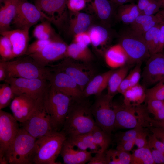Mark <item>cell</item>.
Masks as SVG:
<instances>
[{
  "instance_id": "cell-37",
  "label": "cell",
  "mask_w": 164,
  "mask_h": 164,
  "mask_svg": "<svg viewBox=\"0 0 164 164\" xmlns=\"http://www.w3.org/2000/svg\"><path fill=\"white\" fill-rule=\"evenodd\" d=\"M131 164H155L149 147L138 148L132 154Z\"/></svg>"
},
{
  "instance_id": "cell-21",
  "label": "cell",
  "mask_w": 164,
  "mask_h": 164,
  "mask_svg": "<svg viewBox=\"0 0 164 164\" xmlns=\"http://www.w3.org/2000/svg\"><path fill=\"white\" fill-rule=\"evenodd\" d=\"M88 151L80 149L67 139L62 147L60 154L65 164H84L88 163L92 156Z\"/></svg>"
},
{
  "instance_id": "cell-60",
  "label": "cell",
  "mask_w": 164,
  "mask_h": 164,
  "mask_svg": "<svg viewBox=\"0 0 164 164\" xmlns=\"http://www.w3.org/2000/svg\"><path fill=\"white\" fill-rule=\"evenodd\" d=\"M118 7L132 2L133 0H109Z\"/></svg>"
},
{
  "instance_id": "cell-17",
  "label": "cell",
  "mask_w": 164,
  "mask_h": 164,
  "mask_svg": "<svg viewBox=\"0 0 164 164\" xmlns=\"http://www.w3.org/2000/svg\"><path fill=\"white\" fill-rule=\"evenodd\" d=\"M142 76V85L146 88L164 80V52L150 56Z\"/></svg>"
},
{
  "instance_id": "cell-31",
  "label": "cell",
  "mask_w": 164,
  "mask_h": 164,
  "mask_svg": "<svg viewBox=\"0 0 164 164\" xmlns=\"http://www.w3.org/2000/svg\"><path fill=\"white\" fill-rule=\"evenodd\" d=\"M91 44L94 47L98 48L104 45L109 38V34L106 26L93 24L88 30Z\"/></svg>"
},
{
  "instance_id": "cell-15",
  "label": "cell",
  "mask_w": 164,
  "mask_h": 164,
  "mask_svg": "<svg viewBox=\"0 0 164 164\" xmlns=\"http://www.w3.org/2000/svg\"><path fill=\"white\" fill-rule=\"evenodd\" d=\"M47 80L51 87L70 97L73 100H78L85 98L78 84L63 72L50 70Z\"/></svg>"
},
{
  "instance_id": "cell-52",
  "label": "cell",
  "mask_w": 164,
  "mask_h": 164,
  "mask_svg": "<svg viewBox=\"0 0 164 164\" xmlns=\"http://www.w3.org/2000/svg\"><path fill=\"white\" fill-rule=\"evenodd\" d=\"M135 139L117 144L116 149L127 152L131 151L135 145Z\"/></svg>"
},
{
  "instance_id": "cell-38",
  "label": "cell",
  "mask_w": 164,
  "mask_h": 164,
  "mask_svg": "<svg viewBox=\"0 0 164 164\" xmlns=\"http://www.w3.org/2000/svg\"><path fill=\"white\" fill-rule=\"evenodd\" d=\"M15 96L11 87L8 83L1 85L0 110L7 107Z\"/></svg>"
},
{
  "instance_id": "cell-11",
  "label": "cell",
  "mask_w": 164,
  "mask_h": 164,
  "mask_svg": "<svg viewBox=\"0 0 164 164\" xmlns=\"http://www.w3.org/2000/svg\"><path fill=\"white\" fill-rule=\"evenodd\" d=\"M11 87L15 96L26 94L38 99L43 97L50 86L47 80L8 77L5 81Z\"/></svg>"
},
{
  "instance_id": "cell-30",
  "label": "cell",
  "mask_w": 164,
  "mask_h": 164,
  "mask_svg": "<svg viewBox=\"0 0 164 164\" xmlns=\"http://www.w3.org/2000/svg\"><path fill=\"white\" fill-rule=\"evenodd\" d=\"M141 14L136 4L130 3L118 6L116 16L119 21L130 25Z\"/></svg>"
},
{
  "instance_id": "cell-53",
  "label": "cell",
  "mask_w": 164,
  "mask_h": 164,
  "mask_svg": "<svg viewBox=\"0 0 164 164\" xmlns=\"http://www.w3.org/2000/svg\"><path fill=\"white\" fill-rule=\"evenodd\" d=\"M159 26V42L156 53L162 52L164 50V22L160 23Z\"/></svg>"
},
{
  "instance_id": "cell-10",
  "label": "cell",
  "mask_w": 164,
  "mask_h": 164,
  "mask_svg": "<svg viewBox=\"0 0 164 164\" xmlns=\"http://www.w3.org/2000/svg\"><path fill=\"white\" fill-rule=\"evenodd\" d=\"M66 57L58 64L50 66V70L63 72L70 76L78 84L83 92L87 84L94 76L95 71L88 63H79Z\"/></svg>"
},
{
  "instance_id": "cell-4",
  "label": "cell",
  "mask_w": 164,
  "mask_h": 164,
  "mask_svg": "<svg viewBox=\"0 0 164 164\" xmlns=\"http://www.w3.org/2000/svg\"><path fill=\"white\" fill-rule=\"evenodd\" d=\"M43 101L54 130L60 131L63 127L73 99L50 85L43 97Z\"/></svg>"
},
{
  "instance_id": "cell-33",
  "label": "cell",
  "mask_w": 164,
  "mask_h": 164,
  "mask_svg": "<svg viewBox=\"0 0 164 164\" xmlns=\"http://www.w3.org/2000/svg\"><path fill=\"white\" fill-rule=\"evenodd\" d=\"M51 22L45 19L36 26L33 30V35L37 39H54L60 37L56 32L51 25Z\"/></svg>"
},
{
  "instance_id": "cell-5",
  "label": "cell",
  "mask_w": 164,
  "mask_h": 164,
  "mask_svg": "<svg viewBox=\"0 0 164 164\" xmlns=\"http://www.w3.org/2000/svg\"><path fill=\"white\" fill-rule=\"evenodd\" d=\"M67 137L62 131L37 139L35 164H60L56 162Z\"/></svg>"
},
{
  "instance_id": "cell-51",
  "label": "cell",
  "mask_w": 164,
  "mask_h": 164,
  "mask_svg": "<svg viewBox=\"0 0 164 164\" xmlns=\"http://www.w3.org/2000/svg\"><path fill=\"white\" fill-rule=\"evenodd\" d=\"M151 149L155 164H164V154L155 149Z\"/></svg>"
},
{
  "instance_id": "cell-23",
  "label": "cell",
  "mask_w": 164,
  "mask_h": 164,
  "mask_svg": "<svg viewBox=\"0 0 164 164\" xmlns=\"http://www.w3.org/2000/svg\"><path fill=\"white\" fill-rule=\"evenodd\" d=\"M19 0H2L0 8V32L9 30Z\"/></svg>"
},
{
  "instance_id": "cell-14",
  "label": "cell",
  "mask_w": 164,
  "mask_h": 164,
  "mask_svg": "<svg viewBox=\"0 0 164 164\" xmlns=\"http://www.w3.org/2000/svg\"><path fill=\"white\" fill-rule=\"evenodd\" d=\"M67 0H34L35 5L59 29L67 24L69 13Z\"/></svg>"
},
{
  "instance_id": "cell-25",
  "label": "cell",
  "mask_w": 164,
  "mask_h": 164,
  "mask_svg": "<svg viewBox=\"0 0 164 164\" xmlns=\"http://www.w3.org/2000/svg\"><path fill=\"white\" fill-rule=\"evenodd\" d=\"M104 57L106 64L113 68L120 67L128 62L127 56L119 43L109 48L105 53Z\"/></svg>"
},
{
  "instance_id": "cell-13",
  "label": "cell",
  "mask_w": 164,
  "mask_h": 164,
  "mask_svg": "<svg viewBox=\"0 0 164 164\" xmlns=\"http://www.w3.org/2000/svg\"><path fill=\"white\" fill-rule=\"evenodd\" d=\"M13 115L0 110V164H7L6 153L20 128Z\"/></svg>"
},
{
  "instance_id": "cell-50",
  "label": "cell",
  "mask_w": 164,
  "mask_h": 164,
  "mask_svg": "<svg viewBox=\"0 0 164 164\" xmlns=\"http://www.w3.org/2000/svg\"><path fill=\"white\" fill-rule=\"evenodd\" d=\"M105 152L96 153L94 156H92L91 160L87 163L88 164H107Z\"/></svg>"
},
{
  "instance_id": "cell-29",
  "label": "cell",
  "mask_w": 164,
  "mask_h": 164,
  "mask_svg": "<svg viewBox=\"0 0 164 164\" xmlns=\"http://www.w3.org/2000/svg\"><path fill=\"white\" fill-rule=\"evenodd\" d=\"M146 88L139 84L129 87L123 94L124 103L126 105H137L145 101Z\"/></svg>"
},
{
  "instance_id": "cell-63",
  "label": "cell",
  "mask_w": 164,
  "mask_h": 164,
  "mask_svg": "<svg viewBox=\"0 0 164 164\" xmlns=\"http://www.w3.org/2000/svg\"><path fill=\"white\" fill-rule=\"evenodd\" d=\"M2 0H0V3H1L2 2Z\"/></svg>"
},
{
  "instance_id": "cell-3",
  "label": "cell",
  "mask_w": 164,
  "mask_h": 164,
  "mask_svg": "<svg viewBox=\"0 0 164 164\" xmlns=\"http://www.w3.org/2000/svg\"><path fill=\"white\" fill-rule=\"evenodd\" d=\"M36 140L20 128L6 152L9 164H34Z\"/></svg>"
},
{
  "instance_id": "cell-58",
  "label": "cell",
  "mask_w": 164,
  "mask_h": 164,
  "mask_svg": "<svg viewBox=\"0 0 164 164\" xmlns=\"http://www.w3.org/2000/svg\"><path fill=\"white\" fill-rule=\"evenodd\" d=\"M152 0H138L136 4L141 13Z\"/></svg>"
},
{
  "instance_id": "cell-55",
  "label": "cell",
  "mask_w": 164,
  "mask_h": 164,
  "mask_svg": "<svg viewBox=\"0 0 164 164\" xmlns=\"http://www.w3.org/2000/svg\"><path fill=\"white\" fill-rule=\"evenodd\" d=\"M130 87V83L128 75L122 81L118 89V93L122 95Z\"/></svg>"
},
{
  "instance_id": "cell-59",
  "label": "cell",
  "mask_w": 164,
  "mask_h": 164,
  "mask_svg": "<svg viewBox=\"0 0 164 164\" xmlns=\"http://www.w3.org/2000/svg\"><path fill=\"white\" fill-rule=\"evenodd\" d=\"M154 119L157 120L164 119V107L154 115Z\"/></svg>"
},
{
  "instance_id": "cell-26",
  "label": "cell",
  "mask_w": 164,
  "mask_h": 164,
  "mask_svg": "<svg viewBox=\"0 0 164 164\" xmlns=\"http://www.w3.org/2000/svg\"><path fill=\"white\" fill-rule=\"evenodd\" d=\"M66 57L89 63L93 59V56L88 46L73 42L68 46Z\"/></svg>"
},
{
  "instance_id": "cell-2",
  "label": "cell",
  "mask_w": 164,
  "mask_h": 164,
  "mask_svg": "<svg viewBox=\"0 0 164 164\" xmlns=\"http://www.w3.org/2000/svg\"><path fill=\"white\" fill-rule=\"evenodd\" d=\"M115 113L114 129H133L138 127L148 128L150 117L146 106L126 105L113 102Z\"/></svg>"
},
{
  "instance_id": "cell-18",
  "label": "cell",
  "mask_w": 164,
  "mask_h": 164,
  "mask_svg": "<svg viewBox=\"0 0 164 164\" xmlns=\"http://www.w3.org/2000/svg\"><path fill=\"white\" fill-rule=\"evenodd\" d=\"M42 98L36 99L26 94L15 96L10 105L12 115L18 122H23L35 109Z\"/></svg>"
},
{
  "instance_id": "cell-43",
  "label": "cell",
  "mask_w": 164,
  "mask_h": 164,
  "mask_svg": "<svg viewBox=\"0 0 164 164\" xmlns=\"http://www.w3.org/2000/svg\"><path fill=\"white\" fill-rule=\"evenodd\" d=\"M87 0H67V6L70 12H78L85 9Z\"/></svg>"
},
{
  "instance_id": "cell-48",
  "label": "cell",
  "mask_w": 164,
  "mask_h": 164,
  "mask_svg": "<svg viewBox=\"0 0 164 164\" xmlns=\"http://www.w3.org/2000/svg\"><path fill=\"white\" fill-rule=\"evenodd\" d=\"M148 146L150 149H157L164 154V144L158 139L155 135L152 133L148 135Z\"/></svg>"
},
{
  "instance_id": "cell-1",
  "label": "cell",
  "mask_w": 164,
  "mask_h": 164,
  "mask_svg": "<svg viewBox=\"0 0 164 164\" xmlns=\"http://www.w3.org/2000/svg\"><path fill=\"white\" fill-rule=\"evenodd\" d=\"M84 98L73 100L61 130L67 137L90 133L97 125L91 106Z\"/></svg>"
},
{
  "instance_id": "cell-54",
  "label": "cell",
  "mask_w": 164,
  "mask_h": 164,
  "mask_svg": "<svg viewBox=\"0 0 164 164\" xmlns=\"http://www.w3.org/2000/svg\"><path fill=\"white\" fill-rule=\"evenodd\" d=\"M148 128L152 133L155 135L158 139L164 144V128L154 127H150Z\"/></svg>"
},
{
  "instance_id": "cell-39",
  "label": "cell",
  "mask_w": 164,
  "mask_h": 164,
  "mask_svg": "<svg viewBox=\"0 0 164 164\" xmlns=\"http://www.w3.org/2000/svg\"><path fill=\"white\" fill-rule=\"evenodd\" d=\"M146 102L151 99L164 100V80L151 88L146 89Z\"/></svg>"
},
{
  "instance_id": "cell-20",
  "label": "cell",
  "mask_w": 164,
  "mask_h": 164,
  "mask_svg": "<svg viewBox=\"0 0 164 164\" xmlns=\"http://www.w3.org/2000/svg\"><path fill=\"white\" fill-rule=\"evenodd\" d=\"M29 30L16 29L0 32L1 35L9 39L12 44L13 59L25 54L29 40Z\"/></svg>"
},
{
  "instance_id": "cell-28",
  "label": "cell",
  "mask_w": 164,
  "mask_h": 164,
  "mask_svg": "<svg viewBox=\"0 0 164 164\" xmlns=\"http://www.w3.org/2000/svg\"><path fill=\"white\" fill-rule=\"evenodd\" d=\"M161 22L155 15H148L141 14L130 24V29L135 32L143 35L151 28Z\"/></svg>"
},
{
  "instance_id": "cell-36",
  "label": "cell",
  "mask_w": 164,
  "mask_h": 164,
  "mask_svg": "<svg viewBox=\"0 0 164 164\" xmlns=\"http://www.w3.org/2000/svg\"><path fill=\"white\" fill-rule=\"evenodd\" d=\"M95 143L100 148L99 152H105L111 143V136L97 125L91 132Z\"/></svg>"
},
{
  "instance_id": "cell-40",
  "label": "cell",
  "mask_w": 164,
  "mask_h": 164,
  "mask_svg": "<svg viewBox=\"0 0 164 164\" xmlns=\"http://www.w3.org/2000/svg\"><path fill=\"white\" fill-rule=\"evenodd\" d=\"M0 55L1 61H7L13 59L12 44L7 37L2 35L0 37Z\"/></svg>"
},
{
  "instance_id": "cell-34",
  "label": "cell",
  "mask_w": 164,
  "mask_h": 164,
  "mask_svg": "<svg viewBox=\"0 0 164 164\" xmlns=\"http://www.w3.org/2000/svg\"><path fill=\"white\" fill-rule=\"evenodd\" d=\"M121 150L110 149L106 152L107 164H130L132 154Z\"/></svg>"
},
{
  "instance_id": "cell-9",
  "label": "cell",
  "mask_w": 164,
  "mask_h": 164,
  "mask_svg": "<svg viewBox=\"0 0 164 164\" xmlns=\"http://www.w3.org/2000/svg\"><path fill=\"white\" fill-rule=\"evenodd\" d=\"M113 97L107 94L97 96L91 110L96 123L111 136L114 129L115 115L113 107Z\"/></svg>"
},
{
  "instance_id": "cell-41",
  "label": "cell",
  "mask_w": 164,
  "mask_h": 164,
  "mask_svg": "<svg viewBox=\"0 0 164 164\" xmlns=\"http://www.w3.org/2000/svg\"><path fill=\"white\" fill-rule=\"evenodd\" d=\"M144 128L142 127H138L125 132L118 133L115 136L117 144L135 139L138 133Z\"/></svg>"
},
{
  "instance_id": "cell-56",
  "label": "cell",
  "mask_w": 164,
  "mask_h": 164,
  "mask_svg": "<svg viewBox=\"0 0 164 164\" xmlns=\"http://www.w3.org/2000/svg\"><path fill=\"white\" fill-rule=\"evenodd\" d=\"M8 77L6 68L3 61L0 62V81H5Z\"/></svg>"
},
{
  "instance_id": "cell-22",
  "label": "cell",
  "mask_w": 164,
  "mask_h": 164,
  "mask_svg": "<svg viewBox=\"0 0 164 164\" xmlns=\"http://www.w3.org/2000/svg\"><path fill=\"white\" fill-rule=\"evenodd\" d=\"M69 13L67 26L68 33L70 35L73 36L87 31L93 24V17L87 13L80 12Z\"/></svg>"
},
{
  "instance_id": "cell-49",
  "label": "cell",
  "mask_w": 164,
  "mask_h": 164,
  "mask_svg": "<svg viewBox=\"0 0 164 164\" xmlns=\"http://www.w3.org/2000/svg\"><path fill=\"white\" fill-rule=\"evenodd\" d=\"M73 42L88 46L91 44V40L88 31L77 34L73 36Z\"/></svg>"
},
{
  "instance_id": "cell-62",
  "label": "cell",
  "mask_w": 164,
  "mask_h": 164,
  "mask_svg": "<svg viewBox=\"0 0 164 164\" xmlns=\"http://www.w3.org/2000/svg\"><path fill=\"white\" fill-rule=\"evenodd\" d=\"M162 0V5L161 7L162 8H163V9H164V0Z\"/></svg>"
},
{
  "instance_id": "cell-16",
  "label": "cell",
  "mask_w": 164,
  "mask_h": 164,
  "mask_svg": "<svg viewBox=\"0 0 164 164\" xmlns=\"http://www.w3.org/2000/svg\"><path fill=\"white\" fill-rule=\"evenodd\" d=\"M68 45L60 37L47 45L41 51L29 55L43 67L52 62L66 57Z\"/></svg>"
},
{
  "instance_id": "cell-27",
  "label": "cell",
  "mask_w": 164,
  "mask_h": 164,
  "mask_svg": "<svg viewBox=\"0 0 164 164\" xmlns=\"http://www.w3.org/2000/svg\"><path fill=\"white\" fill-rule=\"evenodd\" d=\"M67 139L74 146L81 150L89 151V149L92 154L99 152L100 148L94 142L91 132L67 137Z\"/></svg>"
},
{
  "instance_id": "cell-45",
  "label": "cell",
  "mask_w": 164,
  "mask_h": 164,
  "mask_svg": "<svg viewBox=\"0 0 164 164\" xmlns=\"http://www.w3.org/2000/svg\"><path fill=\"white\" fill-rule=\"evenodd\" d=\"M146 102L148 111L153 115L164 107V100L151 99L146 101Z\"/></svg>"
},
{
  "instance_id": "cell-12",
  "label": "cell",
  "mask_w": 164,
  "mask_h": 164,
  "mask_svg": "<svg viewBox=\"0 0 164 164\" xmlns=\"http://www.w3.org/2000/svg\"><path fill=\"white\" fill-rule=\"evenodd\" d=\"M45 19L48 20L35 4L27 0H19L16 13L11 23L16 29H29L39 22Z\"/></svg>"
},
{
  "instance_id": "cell-6",
  "label": "cell",
  "mask_w": 164,
  "mask_h": 164,
  "mask_svg": "<svg viewBox=\"0 0 164 164\" xmlns=\"http://www.w3.org/2000/svg\"><path fill=\"white\" fill-rule=\"evenodd\" d=\"M2 61L6 68L8 77L40 79L47 80L50 72L49 67L41 66L29 56L15 60Z\"/></svg>"
},
{
  "instance_id": "cell-32",
  "label": "cell",
  "mask_w": 164,
  "mask_h": 164,
  "mask_svg": "<svg viewBox=\"0 0 164 164\" xmlns=\"http://www.w3.org/2000/svg\"><path fill=\"white\" fill-rule=\"evenodd\" d=\"M129 67L126 64L114 70L111 75L107 86V94L114 97L118 93L119 87L123 79L127 76Z\"/></svg>"
},
{
  "instance_id": "cell-47",
  "label": "cell",
  "mask_w": 164,
  "mask_h": 164,
  "mask_svg": "<svg viewBox=\"0 0 164 164\" xmlns=\"http://www.w3.org/2000/svg\"><path fill=\"white\" fill-rule=\"evenodd\" d=\"M162 5V0H152L141 12V14L148 15L156 14L159 11Z\"/></svg>"
},
{
  "instance_id": "cell-35",
  "label": "cell",
  "mask_w": 164,
  "mask_h": 164,
  "mask_svg": "<svg viewBox=\"0 0 164 164\" xmlns=\"http://www.w3.org/2000/svg\"><path fill=\"white\" fill-rule=\"evenodd\" d=\"M159 23L154 26L142 35L150 56L157 52L159 42Z\"/></svg>"
},
{
  "instance_id": "cell-57",
  "label": "cell",
  "mask_w": 164,
  "mask_h": 164,
  "mask_svg": "<svg viewBox=\"0 0 164 164\" xmlns=\"http://www.w3.org/2000/svg\"><path fill=\"white\" fill-rule=\"evenodd\" d=\"M149 127H154L164 128V119L157 120L154 119H152L150 118L149 120Z\"/></svg>"
},
{
  "instance_id": "cell-19",
  "label": "cell",
  "mask_w": 164,
  "mask_h": 164,
  "mask_svg": "<svg viewBox=\"0 0 164 164\" xmlns=\"http://www.w3.org/2000/svg\"><path fill=\"white\" fill-rule=\"evenodd\" d=\"M117 6L109 0H87V13L94 16L103 23L108 26L115 13Z\"/></svg>"
},
{
  "instance_id": "cell-24",
  "label": "cell",
  "mask_w": 164,
  "mask_h": 164,
  "mask_svg": "<svg viewBox=\"0 0 164 164\" xmlns=\"http://www.w3.org/2000/svg\"><path fill=\"white\" fill-rule=\"evenodd\" d=\"M114 71L110 70L94 76L87 85L83 91L85 98L95 95H98L107 87L109 78Z\"/></svg>"
},
{
  "instance_id": "cell-46",
  "label": "cell",
  "mask_w": 164,
  "mask_h": 164,
  "mask_svg": "<svg viewBox=\"0 0 164 164\" xmlns=\"http://www.w3.org/2000/svg\"><path fill=\"white\" fill-rule=\"evenodd\" d=\"M144 128L138 134L135 139V145L138 148L149 147L147 137L149 133L148 128Z\"/></svg>"
},
{
  "instance_id": "cell-44",
  "label": "cell",
  "mask_w": 164,
  "mask_h": 164,
  "mask_svg": "<svg viewBox=\"0 0 164 164\" xmlns=\"http://www.w3.org/2000/svg\"><path fill=\"white\" fill-rule=\"evenodd\" d=\"M141 62L137 63L134 69L128 75L130 87L139 84L141 77Z\"/></svg>"
},
{
  "instance_id": "cell-42",
  "label": "cell",
  "mask_w": 164,
  "mask_h": 164,
  "mask_svg": "<svg viewBox=\"0 0 164 164\" xmlns=\"http://www.w3.org/2000/svg\"><path fill=\"white\" fill-rule=\"evenodd\" d=\"M60 37L51 39H37L28 46L25 55L29 56L40 51L47 45Z\"/></svg>"
},
{
  "instance_id": "cell-61",
  "label": "cell",
  "mask_w": 164,
  "mask_h": 164,
  "mask_svg": "<svg viewBox=\"0 0 164 164\" xmlns=\"http://www.w3.org/2000/svg\"><path fill=\"white\" fill-rule=\"evenodd\" d=\"M155 15L160 20L161 22H164V9L159 10Z\"/></svg>"
},
{
  "instance_id": "cell-8",
  "label": "cell",
  "mask_w": 164,
  "mask_h": 164,
  "mask_svg": "<svg viewBox=\"0 0 164 164\" xmlns=\"http://www.w3.org/2000/svg\"><path fill=\"white\" fill-rule=\"evenodd\" d=\"M119 43L127 56L128 64L142 62L150 56L143 35L131 29L126 30L121 34Z\"/></svg>"
},
{
  "instance_id": "cell-7",
  "label": "cell",
  "mask_w": 164,
  "mask_h": 164,
  "mask_svg": "<svg viewBox=\"0 0 164 164\" xmlns=\"http://www.w3.org/2000/svg\"><path fill=\"white\" fill-rule=\"evenodd\" d=\"M43 98L40 99L28 118L20 123L21 128L36 139L57 131L53 127L50 115L44 105Z\"/></svg>"
},
{
  "instance_id": "cell-64",
  "label": "cell",
  "mask_w": 164,
  "mask_h": 164,
  "mask_svg": "<svg viewBox=\"0 0 164 164\" xmlns=\"http://www.w3.org/2000/svg\"><path fill=\"white\" fill-rule=\"evenodd\" d=\"M163 52H164V50H163Z\"/></svg>"
}]
</instances>
